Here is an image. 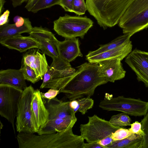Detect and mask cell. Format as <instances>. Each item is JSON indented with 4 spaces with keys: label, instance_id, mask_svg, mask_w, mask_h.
<instances>
[{
    "label": "cell",
    "instance_id": "1",
    "mask_svg": "<svg viewBox=\"0 0 148 148\" xmlns=\"http://www.w3.org/2000/svg\"><path fill=\"white\" fill-rule=\"evenodd\" d=\"M105 79L99 76L98 62H85L77 67L75 73L59 90L69 101L90 97L98 86L107 83Z\"/></svg>",
    "mask_w": 148,
    "mask_h": 148
},
{
    "label": "cell",
    "instance_id": "2",
    "mask_svg": "<svg viewBox=\"0 0 148 148\" xmlns=\"http://www.w3.org/2000/svg\"><path fill=\"white\" fill-rule=\"evenodd\" d=\"M70 127L49 134L36 135L19 133L16 136L19 148H83L84 139L74 134Z\"/></svg>",
    "mask_w": 148,
    "mask_h": 148
},
{
    "label": "cell",
    "instance_id": "3",
    "mask_svg": "<svg viewBox=\"0 0 148 148\" xmlns=\"http://www.w3.org/2000/svg\"><path fill=\"white\" fill-rule=\"evenodd\" d=\"M133 0H86L87 10L104 29L119 23Z\"/></svg>",
    "mask_w": 148,
    "mask_h": 148
},
{
    "label": "cell",
    "instance_id": "4",
    "mask_svg": "<svg viewBox=\"0 0 148 148\" xmlns=\"http://www.w3.org/2000/svg\"><path fill=\"white\" fill-rule=\"evenodd\" d=\"M44 99L45 105L49 112L47 122L38 135L60 132L73 127L77 121L75 113L69 105L56 97L50 100Z\"/></svg>",
    "mask_w": 148,
    "mask_h": 148
},
{
    "label": "cell",
    "instance_id": "5",
    "mask_svg": "<svg viewBox=\"0 0 148 148\" xmlns=\"http://www.w3.org/2000/svg\"><path fill=\"white\" fill-rule=\"evenodd\" d=\"M119 25L130 37L148 27V0H133L121 18Z\"/></svg>",
    "mask_w": 148,
    "mask_h": 148
},
{
    "label": "cell",
    "instance_id": "6",
    "mask_svg": "<svg viewBox=\"0 0 148 148\" xmlns=\"http://www.w3.org/2000/svg\"><path fill=\"white\" fill-rule=\"evenodd\" d=\"M93 22L86 16H72L66 14L53 22V29L59 35L65 38L79 37L83 39Z\"/></svg>",
    "mask_w": 148,
    "mask_h": 148
},
{
    "label": "cell",
    "instance_id": "7",
    "mask_svg": "<svg viewBox=\"0 0 148 148\" xmlns=\"http://www.w3.org/2000/svg\"><path fill=\"white\" fill-rule=\"evenodd\" d=\"M99 106L108 111H118L131 116H145L148 112V102L120 96L102 100Z\"/></svg>",
    "mask_w": 148,
    "mask_h": 148
},
{
    "label": "cell",
    "instance_id": "8",
    "mask_svg": "<svg viewBox=\"0 0 148 148\" xmlns=\"http://www.w3.org/2000/svg\"><path fill=\"white\" fill-rule=\"evenodd\" d=\"M34 90L31 85L27 86L23 90L20 98L15 124L19 133H37L31 110Z\"/></svg>",
    "mask_w": 148,
    "mask_h": 148
},
{
    "label": "cell",
    "instance_id": "9",
    "mask_svg": "<svg viewBox=\"0 0 148 148\" xmlns=\"http://www.w3.org/2000/svg\"><path fill=\"white\" fill-rule=\"evenodd\" d=\"M87 123L80 125L81 136L88 143L97 142L108 136L121 127L111 125L109 121L94 114L88 116Z\"/></svg>",
    "mask_w": 148,
    "mask_h": 148
},
{
    "label": "cell",
    "instance_id": "10",
    "mask_svg": "<svg viewBox=\"0 0 148 148\" xmlns=\"http://www.w3.org/2000/svg\"><path fill=\"white\" fill-rule=\"evenodd\" d=\"M23 91L10 85L0 83V114L11 123L15 134L14 121Z\"/></svg>",
    "mask_w": 148,
    "mask_h": 148
},
{
    "label": "cell",
    "instance_id": "11",
    "mask_svg": "<svg viewBox=\"0 0 148 148\" xmlns=\"http://www.w3.org/2000/svg\"><path fill=\"white\" fill-rule=\"evenodd\" d=\"M40 43L42 53L51 57L53 60H56L59 56L57 45L59 42L54 34L48 29L42 27H33L29 33Z\"/></svg>",
    "mask_w": 148,
    "mask_h": 148
},
{
    "label": "cell",
    "instance_id": "12",
    "mask_svg": "<svg viewBox=\"0 0 148 148\" xmlns=\"http://www.w3.org/2000/svg\"><path fill=\"white\" fill-rule=\"evenodd\" d=\"M125 62L135 73L138 81L148 87V52L135 49L127 56Z\"/></svg>",
    "mask_w": 148,
    "mask_h": 148
},
{
    "label": "cell",
    "instance_id": "13",
    "mask_svg": "<svg viewBox=\"0 0 148 148\" xmlns=\"http://www.w3.org/2000/svg\"><path fill=\"white\" fill-rule=\"evenodd\" d=\"M121 61L120 58H114L98 62L99 76L111 82L124 78L126 71L123 68Z\"/></svg>",
    "mask_w": 148,
    "mask_h": 148
},
{
    "label": "cell",
    "instance_id": "14",
    "mask_svg": "<svg viewBox=\"0 0 148 148\" xmlns=\"http://www.w3.org/2000/svg\"><path fill=\"white\" fill-rule=\"evenodd\" d=\"M31 110L38 134L45 126L49 116V112L45 105L44 99L38 89L34 90Z\"/></svg>",
    "mask_w": 148,
    "mask_h": 148
},
{
    "label": "cell",
    "instance_id": "15",
    "mask_svg": "<svg viewBox=\"0 0 148 148\" xmlns=\"http://www.w3.org/2000/svg\"><path fill=\"white\" fill-rule=\"evenodd\" d=\"M0 43L4 46L20 52H25L32 49L41 48L40 43L30 36H26L21 34L17 35L0 40Z\"/></svg>",
    "mask_w": 148,
    "mask_h": 148
},
{
    "label": "cell",
    "instance_id": "16",
    "mask_svg": "<svg viewBox=\"0 0 148 148\" xmlns=\"http://www.w3.org/2000/svg\"><path fill=\"white\" fill-rule=\"evenodd\" d=\"M32 68L38 77L42 79L49 65L45 54H42L37 49H31L24 55L22 62Z\"/></svg>",
    "mask_w": 148,
    "mask_h": 148
},
{
    "label": "cell",
    "instance_id": "17",
    "mask_svg": "<svg viewBox=\"0 0 148 148\" xmlns=\"http://www.w3.org/2000/svg\"><path fill=\"white\" fill-rule=\"evenodd\" d=\"M57 48L59 56L65 61L70 62L78 57L83 56L79 48L78 38H66L59 41Z\"/></svg>",
    "mask_w": 148,
    "mask_h": 148
},
{
    "label": "cell",
    "instance_id": "18",
    "mask_svg": "<svg viewBox=\"0 0 148 148\" xmlns=\"http://www.w3.org/2000/svg\"><path fill=\"white\" fill-rule=\"evenodd\" d=\"M132 42L130 40L114 49L86 59L91 63L114 58H119L122 60L132 51Z\"/></svg>",
    "mask_w": 148,
    "mask_h": 148
},
{
    "label": "cell",
    "instance_id": "19",
    "mask_svg": "<svg viewBox=\"0 0 148 148\" xmlns=\"http://www.w3.org/2000/svg\"><path fill=\"white\" fill-rule=\"evenodd\" d=\"M0 83L10 85L22 90L27 87L25 80L20 69L1 70Z\"/></svg>",
    "mask_w": 148,
    "mask_h": 148
},
{
    "label": "cell",
    "instance_id": "20",
    "mask_svg": "<svg viewBox=\"0 0 148 148\" xmlns=\"http://www.w3.org/2000/svg\"><path fill=\"white\" fill-rule=\"evenodd\" d=\"M31 21L25 18L24 25L21 27L16 26L15 24H7L0 26V40L12 36L21 34L24 33H29L32 30Z\"/></svg>",
    "mask_w": 148,
    "mask_h": 148
},
{
    "label": "cell",
    "instance_id": "21",
    "mask_svg": "<svg viewBox=\"0 0 148 148\" xmlns=\"http://www.w3.org/2000/svg\"><path fill=\"white\" fill-rule=\"evenodd\" d=\"M143 136L132 133L124 139L114 141L107 148H142Z\"/></svg>",
    "mask_w": 148,
    "mask_h": 148
},
{
    "label": "cell",
    "instance_id": "22",
    "mask_svg": "<svg viewBox=\"0 0 148 148\" xmlns=\"http://www.w3.org/2000/svg\"><path fill=\"white\" fill-rule=\"evenodd\" d=\"M76 69L71 67L63 70L56 69L52 66H48L47 71L44 76L42 83L40 87V89L45 88L48 82L52 79L57 77H66L73 75Z\"/></svg>",
    "mask_w": 148,
    "mask_h": 148
},
{
    "label": "cell",
    "instance_id": "23",
    "mask_svg": "<svg viewBox=\"0 0 148 148\" xmlns=\"http://www.w3.org/2000/svg\"><path fill=\"white\" fill-rule=\"evenodd\" d=\"M130 37L127 35L123 34L120 36L108 43L100 45L99 47L97 49L89 51L86 56V58L91 57L116 48L130 41Z\"/></svg>",
    "mask_w": 148,
    "mask_h": 148
},
{
    "label": "cell",
    "instance_id": "24",
    "mask_svg": "<svg viewBox=\"0 0 148 148\" xmlns=\"http://www.w3.org/2000/svg\"><path fill=\"white\" fill-rule=\"evenodd\" d=\"M109 121L114 126L121 127L131 126V119L128 114L123 112L112 116Z\"/></svg>",
    "mask_w": 148,
    "mask_h": 148
},
{
    "label": "cell",
    "instance_id": "25",
    "mask_svg": "<svg viewBox=\"0 0 148 148\" xmlns=\"http://www.w3.org/2000/svg\"><path fill=\"white\" fill-rule=\"evenodd\" d=\"M78 104L77 108L73 110L75 113L77 112L84 115L88 110L92 108L94 105V101L90 97H84L77 99Z\"/></svg>",
    "mask_w": 148,
    "mask_h": 148
},
{
    "label": "cell",
    "instance_id": "26",
    "mask_svg": "<svg viewBox=\"0 0 148 148\" xmlns=\"http://www.w3.org/2000/svg\"><path fill=\"white\" fill-rule=\"evenodd\" d=\"M21 67L20 69L21 71L25 80L35 84L40 80L37 76L34 71L29 66L22 62Z\"/></svg>",
    "mask_w": 148,
    "mask_h": 148
},
{
    "label": "cell",
    "instance_id": "27",
    "mask_svg": "<svg viewBox=\"0 0 148 148\" xmlns=\"http://www.w3.org/2000/svg\"><path fill=\"white\" fill-rule=\"evenodd\" d=\"M61 0H40L32 9L34 13L44 9L50 8L55 5H59Z\"/></svg>",
    "mask_w": 148,
    "mask_h": 148
},
{
    "label": "cell",
    "instance_id": "28",
    "mask_svg": "<svg viewBox=\"0 0 148 148\" xmlns=\"http://www.w3.org/2000/svg\"><path fill=\"white\" fill-rule=\"evenodd\" d=\"M72 7L73 12L78 16L84 15L87 10L84 0H73Z\"/></svg>",
    "mask_w": 148,
    "mask_h": 148
},
{
    "label": "cell",
    "instance_id": "29",
    "mask_svg": "<svg viewBox=\"0 0 148 148\" xmlns=\"http://www.w3.org/2000/svg\"><path fill=\"white\" fill-rule=\"evenodd\" d=\"M132 134L129 129L121 127L112 133L111 137L115 141L125 138Z\"/></svg>",
    "mask_w": 148,
    "mask_h": 148
},
{
    "label": "cell",
    "instance_id": "30",
    "mask_svg": "<svg viewBox=\"0 0 148 148\" xmlns=\"http://www.w3.org/2000/svg\"><path fill=\"white\" fill-rule=\"evenodd\" d=\"M141 129L145 133L142 148H148V111L140 122Z\"/></svg>",
    "mask_w": 148,
    "mask_h": 148
},
{
    "label": "cell",
    "instance_id": "31",
    "mask_svg": "<svg viewBox=\"0 0 148 148\" xmlns=\"http://www.w3.org/2000/svg\"><path fill=\"white\" fill-rule=\"evenodd\" d=\"M129 129L132 133L136 134L143 136L145 135L144 132L142 130L140 122L138 121H136L131 124V127Z\"/></svg>",
    "mask_w": 148,
    "mask_h": 148
},
{
    "label": "cell",
    "instance_id": "32",
    "mask_svg": "<svg viewBox=\"0 0 148 148\" xmlns=\"http://www.w3.org/2000/svg\"><path fill=\"white\" fill-rule=\"evenodd\" d=\"M60 93L59 90L53 88H50L45 93L41 92L42 96L43 98L49 100L56 97Z\"/></svg>",
    "mask_w": 148,
    "mask_h": 148
},
{
    "label": "cell",
    "instance_id": "33",
    "mask_svg": "<svg viewBox=\"0 0 148 148\" xmlns=\"http://www.w3.org/2000/svg\"><path fill=\"white\" fill-rule=\"evenodd\" d=\"M73 0H61L59 5L66 11L73 12L72 3Z\"/></svg>",
    "mask_w": 148,
    "mask_h": 148
},
{
    "label": "cell",
    "instance_id": "34",
    "mask_svg": "<svg viewBox=\"0 0 148 148\" xmlns=\"http://www.w3.org/2000/svg\"><path fill=\"white\" fill-rule=\"evenodd\" d=\"M10 13L9 10H7L0 15V26L8 23L9 21L8 17Z\"/></svg>",
    "mask_w": 148,
    "mask_h": 148
},
{
    "label": "cell",
    "instance_id": "35",
    "mask_svg": "<svg viewBox=\"0 0 148 148\" xmlns=\"http://www.w3.org/2000/svg\"><path fill=\"white\" fill-rule=\"evenodd\" d=\"M114 141L111 136H110L104 138L97 142L99 145L104 147L105 148H107V147Z\"/></svg>",
    "mask_w": 148,
    "mask_h": 148
},
{
    "label": "cell",
    "instance_id": "36",
    "mask_svg": "<svg viewBox=\"0 0 148 148\" xmlns=\"http://www.w3.org/2000/svg\"><path fill=\"white\" fill-rule=\"evenodd\" d=\"M25 18L19 16H15L13 18V21L15 25L17 27H20L23 26L25 24Z\"/></svg>",
    "mask_w": 148,
    "mask_h": 148
},
{
    "label": "cell",
    "instance_id": "37",
    "mask_svg": "<svg viewBox=\"0 0 148 148\" xmlns=\"http://www.w3.org/2000/svg\"><path fill=\"white\" fill-rule=\"evenodd\" d=\"M40 0H26L27 3L25 6V8L28 11L31 12L33 8Z\"/></svg>",
    "mask_w": 148,
    "mask_h": 148
},
{
    "label": "cell",
    "instance_id": "38",
    "mask_svg": "<svg viewBox=\"0 0 148 148\" xmlns=\"http://www.w3.org/2000/svg\"><path fill=\"white\" fill-rule=\"evenodd\" d=\"M83 148H105L104 147L99 145L97 142L85 143H84Z\"/></svg>",
    "mask_w": 148,
    "mask_h": 148
},
{
    "label": "cell",
    "instance_id": "39",
    "mask_svg": "<svg viewBox=\"0 0 148 148\" xmlns=\"http://www.w3.org/2000/svg\"><path fill=\"white\" fill-rule=\"evenodd\" d=\"M14 7H16L21 5L26 0H11Z\"/></svg>",
    "mask_w": 148,
    "mask_h": 148
},
{
    "label": "cell",
    "instance_id": "40",
    "mask_svg": "<svg viewBox=\"0 0 148 148\" xmlns=\"http://www.w3.org/2000/svg\"><path fill=\"white\" fill-rule=\"evenodd\" d=\"M77 104L78 101L77 99L69 101V106L73 110L77 108Z\"/></svg>",
    "mask_w": 148,
    "mask_h": 148
},
{
    "label": "cell",
    "instance_id": "41",
    "mask_svg": "<svg viewBox=\"0 0 148 148\" xmlns=\"http://www.w3.org/2000/svg\"><path fill=\"white\" fill-rule=\"evenodd\" d=\"M5 2V0H0V14H1L2 12L4 10V5Z\"/></svg>",
    "mask_w": 148,
    "mask_h": 148
}]
</instances>
